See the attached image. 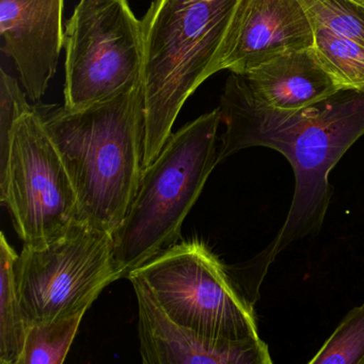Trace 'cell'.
<instances>
[{"label": "cell", "instance_id": "6da1fadb", "mask_svg": "<svg viewBox=\"0 0 364 364\" xmlns=\"http://www.w3.org/2000/svg\"><path fill=\"white\" fill-rule=\"evenodd\" d=\"M219 108L225 125L219 163L244 149L264 146L282 154L295 176L291 206L276 237L251 261L236 266L242 284L259 294L277 255L321 229L332 197L330 172L364 135V93L340 90L309 107L280 110L255 99L245 76L231 73Z\"/></svg>", "mask_w": 364, "mask_h": 364}, {"label": "cell", "instance_id": "7a4b0ae2", "mask_svg": "<svg viewBox=\"0 0 364 364\" xmlns=\"http://www.w3.org/2000/svg\"><path fill=\"white\" fill-rule=\"evenodd\" d=\"M33 105L71 176L80 220L114 235L144 172L141 82L84 109L40 102Z\"/></svg>", "mask_w": 364, "mask_h": 364}, {"label": "cell", "instance_id": "3957f363", "mask_svg": "<svg viewBox=\"0 0 364 364\" xmlns=\"http://www.w3.org/2000/svg\"><path fill=\"white\" fill-rule=\"evenodd\" d=\"M240 0H153L144 33V170L159 156L191 95L220 71Z\"/></svg>", "mask_w": 364, "mask_h": 364}, {"label": "cell", "instance_id": "277c9868", "mask_svg": "<svg viewBox=\"0 0 364 364\" xmlns=\"http://www.w3.org/2000/svg\"><path fill=\"white\" fill-rule=\"evenodd\" d=\"M220 108L172 133L142 172L135 199L114 234L117 265L129 272L178 244L183 223L218 165Z\"/></svg>", "mask_w": 364, "mask_h": 364}, {"label": "cell", "instance_id": "5b68a950", "mask_svg": "<svg viewBox=\"0 0 364 364\" xmlns=\"http://www.w3.org/2000/svg\"><path fill=\"white\" fill-rule=\"evenodd\" d=\"M127 279L142 283L178 325L220 340L261 338L255 304L201 240L178 242Z\"/></svg>", "mask_w": 364, "mask_h": 364}, {"label": "cell", "instance_id": "8992f818", "mask_svg": "<svg viewBox=\"0 0 364 364\" xmlns=\"http://www.w3.org/2000/svg\"><path fill=\"white\" fill-rule=\"evenodd\" d=\"M65 107L80 110L141 82L144 33L129 0H80L65 28Z\"/></svg>", "mask_w": 364, "mask_h": 364}, {"label": "cell", "instance_id": "52a82bcc", "mask_svg": "<svg viewBox=\"0 0 364 364\" xmlns=\"http://www.w3.org/2000/svg\"><path fill=\"white\" fill-rule=\"evenodd\" d=\"M0 202L28 248H44L80 221L71 176L35 105L14 123Z\"/></svg>", "mask_w": 364, "mask_h": 364}, {"label": "cell", "instance_id": "ba28073f", "mask_svg": "<svg viewBox=\"0 0 364 364\" xmlns=\"http://www.w3.org/2000/svg\"><path fill=\"white\" fill-rule=\"evenodd\" d=\"M16 272L28 326L87 312L105 287L123 278L114 235L82 221L44 248L23 247Z\"/></svg>", "mask_w": 364, "mask_h": 364}, {"label": "cell", "instance_id": "9c48e42d", "mask_svg": "<svg viewBox=\"0 0 364 364\" xmlns=\"http://www.w3.org/2000/svg\"><path fill=\"white\" fill-rule=\"evenodd\" d=\"M140 355L146 364H272L268 345L259 338L220 340L178 325L137 280Z\"/></svg>", "mask_w": 364, "mask_h": 364}, {"label": "cell", "instance_id": "30bf717a", "mask_svg": "<svg viewBox=\"0 0 364 364\" xmlns=\"http://www.w3.org/2000/svg\"><path fill=\"white\" fill-rule=\"evenodd\" d=\"M314 46V27L300 0H240L220 71L246 75L285 52Z\"/></svg>", "mask_w": 364, "mask_h": 364}, {"label": "cell", "instance_id": "8fae6325", "mask_svg": "<svg viewBox=\"0 0 364 364\" xmlns=\"http://www.w3.org/2000/svg\"><path fill=\"white\" fill-rule=\"evenodd\" d=\"M65 0H0L1 50L14 61L27 97L39 103L63 48Z\"/></svg>", "mask_w": 364, "mask_h": 364}, {"label": "cell", "instance_id": "7c38bea8", "mask_svg": "<svg viewBox=\"0 0 364 364\" xmlns=\"http://www.w3.org/2000/svg\"><path fill=\"white\" fill-rule=\"evenodd\" d=\"M244 76L255 99L280 110L309 107L340 91L313 48L282 53Z\"/></svg>", "mask_w": 364, "mask_h": 364}, {"label": "cell", "instance_id": "4fadbf2b", "mask_svg": "<svg viewBox=\"0 0 364 364\" xmlns=\"http://www.w3.org/2000/svg\"><path fill=\"white\" fill-rule=\"evenodd\" d=\"M18 255L1 233L0 240V363L18 364L27 325L16 282Z\"/></svg>", "mask_w": 364, "mask_h": 364}, {"label": "cell", "instance_id": "5bb4252c", "mask_svg": "<svg viewBox=\"0 0 364 364\" xmlns=\"http://www.w3.org/2000/svg\"><path fill=\"white\" fill-rule=\"evenodd\" d=\"M313 27V48L336 87L364 93V46L323 27Z\"/></svg>", "mask_w": 364, "mask_h": 364}, {"label": "cell", "instance_id": "9a60e30c", "mask_svg": "<svg viewBox=\"0 0 364 364\" xmlns=\"http://www.w3.org/2000/svg\"><path fill=\"white\" fill-rule=\"evenodd\" d=\"M86 312L48 323L28 326L18 364H61L65 362Z\"/></svg>", "mask_w": 364, "mask_h": 364}, {"label": "cell", "instance_id": "2e32d148", "mask_svg": "<svg viewBox=\"0 0 364 364\" xmlns=\"http://www.w3.org/2000/svg\"><path fill=\"white\" fill-rule=\"evenodd\" d=\"M313 26L364 46V6L353 0H300Z\"/></svg>", "mask_w": 364, "mask_h": 364}, {"label": "cell", "instance_id": "e0dca14e", "mask_svg": "<svg viewBox=\"0 0 364 364\" xmlns=\"http://www.w3.org/2000/svg\"><path fill=\"white\" fill-rule=\"evenodd\" d=\"M364 364V302L353 309L309 364Z\"/></svg>", "mask_w": 364, "mask_h": 364}, {"label": "cell", "instance_id": "ac0fdd59", "mask_svg": "<svg viewBox=\"0 0 364 364\" xmlns=\"http://www.w3.org/2000/svg\"><path fill=\"white\" fill-rule=\"evenodd\" d=\"M27 97L16 78L0 70V171L7 165L14 123L31 107Z\"/></svg>", "mask_w": 364, "mask_h": 364}, {"label": "cell", "instance_id": "d6986e66", "mask_svg": "<svg viewBox=\"0 0 364 364\" xmlns=\"http://www.w3.org/2000/svg\"><path fill=\"white\" fill-rule=\"evenodd\" d=\"M353 1L360 4V5L364 6V0H353Z\"/></svg>", "mask_w": 364, "mask_h": 364}]
</instances>
